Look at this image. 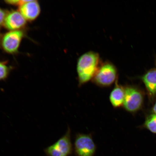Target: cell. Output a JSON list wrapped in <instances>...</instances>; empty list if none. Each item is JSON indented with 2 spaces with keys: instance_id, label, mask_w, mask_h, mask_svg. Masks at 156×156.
<instances>
[{
  "instance_id": "1",
  "label": "cell",
  "mask_w": 156,
  "mask_h": 156,
  "mask_svg": "<svg viewBox=\"0 0 156 156\" xmlns=\"http://www.w3.org/2000/svg\"><path fill=\"white\" fill-rule=\"evenodd\" d=\"M100 63L99 54L96 52H87L80 56L77 64L79 87L92 81L98 69Z\"/></svg>"
},
{
  "instance_id": "2",
  "label": "cell",
  "mask_w": 156,
  "mask_h": 156,
  "mask_svg": "<svg viewBox=\"0 0 156 156\" xmlns=\"http://www.w3.org/2000/svg\"><path fill=\"white\" fill-rule=\"evenodd\" d=\"M118 79V70L114 64L110 61L101 63L92 81L99 87H110Z\"/></svg>"
},
{
  "instance_id": "3",
  "label": "cell",
  "mask_w": 156,
  "mask_h": 156,
  "mask_svg": "<svg viewBox=\"0 0 156 156\" xmlns=\"http://www.w3.org/2000/svg\"><path fill=\"white\" fill-rule=\"evenodd\" d=\"M73 149L71 139V130L68 127L64 135L55 143L44 150L46 156H68L71 154Z\"/></svg>"
},
{
  "instance_id": "4",
  "label": "cell",
  "mask_w": 156,
  "mask_h": 156,
  "mask_svg": "<svg viewBox=\"0 0 156 156\" xmlns=\"http://www.w3.org/2000/svg\"><path fill=\"white\" fill-rule=\"evenodd\" d=\"M96 145L91 134L77 133L74 144V151L77 156H94Z\"/></svg>"
},
{
  "instance_id": "5",
  "label": "cell",
  "mask_w": 156,
  "mask_h": 156,
  "mask_svg": "<svg viewBox=\"0 0 156 156\" xmlns=\"http://www.w3.org/2000/svg\"><path fill=\"white\" fill-rule=\"evenodd\" d=\"M124 87L125 95L123 107L127 112L134 113L141 108L144 97L141 91L132 85Z\"/></svg>"
},
{
  "instance_id": "6",
  "label": "cell",
  "mask_w": 156,
  "mask_h": 156,
  "mask_svg": "<svg viewBox=\"0 0 156 156\" xmlns=\"http://www.w3.org/2000/svg\"><path fill=\"white\" fill-rule=\"evenodd\" d=\"M24 36V32L21 30L10 31L7 33L1 40V46L4 50L9 54L16 53Z\"/></svg>"
},
{
  "instance_id": "7",
  "label": "cell",
  "mask_w": 156,
  "mask_h": 156,
  "mask_svg": "<svg viewBox=\"0 0 156 156\" xmlns=\"http://www.w3.org/2000/svg\"><path fill=\"white\" fill-rule=\"evenodd\" d=\"M27 21L19 11H12L7 13L4 26L10 31L20 30L25 26Z\"/></svg>"
},
{
  "instance_id": "8",
  "label": "cell",
  "mask_w": 156,
  "mask_h": 156,
  "mask_svg": "<svg viewBox=\"0 0 156 156\" xmlns=\"http://www.w3.org/2000/svg\"><path fill=\"white\" fill-rule=\"evenodd\" d=\"M41 7L37 1H27L19 8V11L27 21L34 20L40 15Z\"/></svg>"
},
{
  "instance_id": "9",
  "label": "cell",
  "mask_w": 156,
  "mask_h": 156,
  "mask_svg": "<svg viewBox=\"0 0 156 156\" xmlns=\"http://www.w3.org/2000/svg\"><path fill=\"white\" fill-rule=\"evenodd\" d=\"M115 84L114 88L110 93L109 99L113 107L115 108H118L123 107L125 91L124 87L119 84L118 79Z\"/></svg>"
},
{
  "instance_id": "10",
  "label": "cell",
  "mask_w": 156,
  "mask_h": 156,
  "mask_svg": "<svg viewBox=\"0 0 156 156\" xmlns=\"http://www.w3.org/2000/svg\"><path fill=\"white\" fill-rule=\"evenodd\" d=\"M141 79L145 84L150 96L156 95V69L152 68L141 77Z\"/></svg>"
},
{
  "instance_id": "11",
  "label": "cell",
  "mask_w": 156,
  "mask_h": 156,
  "mask_svg": "<svg viewBox=\"0 0 156 156\" xmlns=\"http://www.w3.org/2000/svg\"><path fill=\"white\" fill-rule=\"evenodd\" d=\"M145 127L154 133H156V115L152 114L147 117L145 120Z\"/></svg>"
},
{
  "instance_id": "12",
  "label": "cell",
  "mask_w": 156,
  "mask_h": 156,
  "mask_svg": "<svg viewBox=\"0 0 156 156\" xmlns=\"http://www.w3.org/2000/svg\"><path fill=\"white\" fill-rule=\"evenodd\" d=\"M10 69L3 62H0V81L5 80L8 77Z\"/></svg>"
},
{
  "instance_id": "13",
  "label": "cell",
  "mask_w": 156,
  "mask_h": 156,
  "mask_svg": "<svg viewBox=\"0 0 156 156\" xmlns=\"http://www.w3.org/2000/svg\"><path fill=\"white\" fill-rule=\"evenodd\" d=\"M27 1L25 0H12V1H6L5 2L9 5L19 6L20 7L26 2Z\"/></svg>"
},
{
  "instance_id": "14",
  "label": "cell",
  "mask_w": 156,
  "mask_h": 156,
  "mask_svg": "<svg viewBox=\"0 0 156 156\" xmlns=\"http://www.w3.org/2000/svg\"><path fill=\"white\" fill-rule=\"evenodd\" d=\"M7 13L3 9L0 8V28L4 25Z\"/></svg>"
},
{
  "instance_id": "15",
  "label": "cell",
  "mask_w": 156,
  "mask_h": 156,
  "mask_svg": "<svg viewBox=\"0 0 156 156\" xmlns=\"http://www.w3.org/2000/svg\"><path fill=\"white\" fill-rule=\"evenodd\" d=\"M153 112H154V114L156 115V102L153 106Z\"/></svg>"
},
{
  "instance_id": "16",
  "label": "cell",
  "mask_w": 156,
  "mask_h": 156,
  "mask_svg": "<svg viewBox=\"0 0 156 156\" xmlns=\"http://www.w3.org/2000/svg\"><path fill=\"white\" fill-rule=\"evenodd\" d=\"M155 65H156V60H155Z\"/></svg>"
},
{
  "instance_id": "17",
  "label": "cell",
  "mask_w": 156,
  "mask_h": 156,
  "mask_svg": "<svg viewBox=\"0 0 156 156\" xmlns=\"http://www.w3.org/2000/svg\"><path fill=\"white\" fill-rule=\"evenodd\" d=\"M1 38H0V42H1Z\"/></svg>"
}]
</instances>
